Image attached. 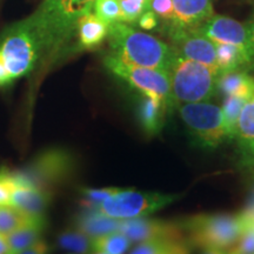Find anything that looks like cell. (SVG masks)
Wrapping results in <instances>:
<instances>
[{"instance_id":"22","label":"cell","mask_w":254,"mask_h":254,"mask_svg":"<svg viewBox=\"0 0 254 254\" xmlns=\"http://www.w3.org/2000/svg\"><path fill=\"white\" fill-rule=\"evenodd\" d=\"M58 244L63 250L72 254H87L92 252V238L81 231H66L58 238Z\"/></svg>"},{"instance_id":"40","label":"cell","mask_w":254,"mask_h":254,"mask_svg":"<svg viewBox=\"0 0 254 254\" xmlns=\"http://www.w3.org/2000/svg\"><path fill=\"white\" fill-rule=\"evenodd\" d=\"M245 151H246L247 155H250V158H252L254 160V142H252V144H251Z\"/></svg>"},{"instance_id":"5","label":"cell","mask_w":254,"mask_h":254,"mask_svg":"<svg viewBox=\"0 0 254 254\" xmlns=\"http://www.w3.org/2000/svg\"><path fill=\"white\" fill-rule=\"evenodd\" d=\"M95 0H44L32 18L50 38L55 51L62 49L77 31L82 15L93 9Z\"/></svg>"},{"instance_id":"3","label":"cell","mask_w":254,"mask_h":254,"mask_svg":"<svg viewBox=\"0 0 254 254\" xmlns=\"http://www.w3.org/2000/svg\"><path fill=\"white\" fill-rule=\"evenodd\" d=\"M168 74L176 109L182 104L208 101L218 92L220 73L217 68L184 58L174 51Z\"/></svg>"},{"instance_id":"6","label":"cell","mask_w":254,"mask_h":254,"mask_svg":"<svg viewBox=\"0 0 254 254\" xmlns=\"http://www.w3.org/2000/svg\"><path fill=\"white\" fill-rule=\"evenodd\" d=\"M104 65L112 74L126 81L129 86L135 88L141 94L150 95L164 101L171 112L176 109L171 93L170 74L167 71L131 65L120 60L112 53L104 57Z\"/></svg>"},{"instance_id":"12","label":"cell","mask_w":254,"mask_h":254,"mask_svg":"<svg viewBox=\"0 0 254 254\" xmlns=\"http://www.w3.org/2000/svg\"><path fill=\"white\" fill-rule=\"evenodd\" d=\"M173 18L168 24L196 28L214 14L213 0H172Z\"/></svg>"},{"instance_id":"17","label":"cell","mask_w":254,"mask_h":254,"mask_svg":"<svg viewBox=\"0 0 254 254\" xmlns=\"http://www.w3.org/2000/svg\"><path fill=\"white\" fill-rule=\"evenodd\" d=\"M120 220L107 217L98 209H85L77 221V230L87 234L92 239L104 234L119 231Z\"/></svg>"},{"instance_id":"18","label":"cell","mask_w":254,"mask_h":254,"mask_svg":"<svg viewBox=\"0 0 254 254\" xmlns=\"http://www.w3.org/2000/svg\"><path fill=\"white\" fill-rule=\"evenodd\" d=\"M214 47L217 68L220 75L228 72L251 69L250 58L239 47L221 43H214Z\"/></svg>"},{"instance_id":"24","label":"cell","mask_w":254,"mask_h":254,"mask_svg":"<svg viewBox=\"0 0 254 254\" xmlns=\"http://www.w3.org/2000/svg\"><path fill=\"white\" fill-rule=\"evenodd\" d=\"M32 218L36 217L27 215L14 206L0 205V234L7 236Z\"/></svg>"},{"instance_id":"8","label":"cell","mask_w":254,"mask_h":254,"mask_svg":"<svg viewBox=\"0 0 254 254\" xmlns=\"http://www.w3.org/2000/svg\"><path fill=\"white\" fill-rule=\"evenodd\" d=\"M180 198L182 194H164L125 189L101 202L97 209L100 213L118 220L145 218Z\"/></svg>"},{"instance_id":"13","label":"cell","mask_w":254,"mask_h":254,"mask_svg":"<svg viewBox=\"0 0 254 254\" xmlns=\"http://www.w3.org/2000/svg\"><path fill=\"white\" fill-rule=\"evenodd\" d=\"M9 204L31 217H44L51 200L50 190L32 186L9 187Z\"/></svg>"},{"instance_id":"21","label":"cell","mask_w":254,"mask_h":254,"mask_svg":"<svg viewBox=\"0 0 254 254\" xmlns=\"http://www.w3.org/2000/svg\"><path fill=\"white\" fill-rule=\"evenodd\" d=\"M132 245V241L120 231L92 239V252H103L107 254H125Z\"/></svg>"},{"instance_id":"42","label":"cell","mask_w":254,"mask_h":254,"mask_svg":"<svg viewBox=\"0 0 254 254\" xmlns=\"http://www.w3.org/2000/svg\"><path fill=\"white\" fill-rule=\"evenodd\" d=\"M92 254H107V253H103V252H93Z\"/></svg>"},{"instance_id":"23","label":"cell","mask_w":254,"mask_h":254,"mask_svg":"<svg viewBox=\"0 0 254 254\" xmlns=\"http://www.w3.org/2000/svg\"><path fill=\"white\" fill-rule=\"evenodd\" d=\"M246 100L247 99L239 97H225L221 111L222 117H224V127L227 139L236 138L237 122Z\"/></svg>"},{"instance_id":"10","label":"cell","mask_w":254,"mask_h":254,"mask_svg":"<svg viewBox=\"0 0 254 254\" xmlns=\"http://www.w3.org/2000/svg\"><path fill=\"white\" fill-rule=\"evenodd\" d=\"M200 33L213 43L230 44L239 47L246 53L251 63L250 25L221 14H213L196 27Z\"/></svg>"},{"instance_id":"26","label":"cell","mask_w":254,"mask_h":254,"mask_svg":"<svg viewBox=\"0 0 254 254\" xmlns=\"http://www.w3.org/2000/svg\"><path fill=\"white\" fill-rule=\"evenodd\" d=\"M123 190L120 187H105V189H84L81 190L82 205L85 209H97L101 202L107 200L111 196L118 194Z\"/></svg>"},{"instance_id":"41","label":"cell","mask_w":254,"mask_h":254,"mask_svg":"<svg viewBox=\"0 0 254 254\" xmlns=\"http://www.w3.org/2000/svg\"><path fill=\"white\" fill-rule=\"evenodd\" d=\"M227 254H247V253H243V252H240V251H238L236 247H234V249H232L230 252H227Z\"/></svg>"},{"instance_id":"35","label":"cell","mask_w":254,"mask_h":254,"mask_svg":"<svg viewBox=\"0 0 254 254\" xmlns=\"http://www.w3.org/2000/svg\"><path fill=\"white\" fill-rule=\"evenodd\" d=\"M245 219H251V220H254V192L252 193V196L250 198L249 204H247L246 208L244 209L240 213Z\"/></svg>"},{"instance_id":"33","label":"cell","mask_w":254,"mask_h":254,"mask_svg":"<svg viewBox=\"0 0 254 254\" xmlns=\"http://www.w3.org/2000/svg\"><path fill=\"white\" fill-rule=\"evenodd\" d=\"M166 254H190V244L185 240H179L173 244V246L168 250Z\"/></svg>"},{"instance_id":"31","label":"cell","mask_w":254,"mask_h":254,"mask_svg":"<svg viewBox=\"0 0 254 254\" xmlns=\"http://www.w3.org/2000/svg\"><path fill=\"white\" fill-rule=\"evenodd\" d=\"M136 24L140 26V28H144V30H155L158 26V17L154 12H152L151 9H147V11H145L140 15Z\"/></svg>"},{"instance_id":"11","label":"cell","mask_w":254,"mask_h":254,"mask_svg":"<svg viewBox=\"0 0 254 254\" xmlns=\"http://www.w3.org/2000/svg\"><path fill=\"white\" fill-rule=\"evenodd\" d=\"M119 231L132 243H142L153 239H184V232L180 225L159 219L135 218L120 220Z\"/></svg>"},{"instance_id":"14","label":"cell","mask_w":254,"mask_h":254,"mask_svg":"<svg viewBox=\"0 0 254 254\" xmlns=\"http://www.w3.org/2000/svg\"><path fill=\"white\" fill-rule=\"evenodd\" d=\"M170 112L171 111L164 101L150 95L141 94V99L136 110V117L146 134L157 135L163 129L165 119Z\"/></svg>"},{"instance_id":"28","label":"cell","mask_w":254,"mask_h":254,"mask_svg":"<svg viewBox=\"0 0 254 254\" xmlns=\"http://www.w3.org/2000/svg\"><path fill=\"white\" fill-rule=\"evenodd\" d=\"M179 240L172 239H153L139 243L129 254H166L174 243Z\"/></svg>"},{"instance_id":"1","label":"cell","mask_w":254,"mask_h":254,"mask_svg":"<svg viewBox=\"0 0 254 254\" xmlns=\"http://www.w3.org/2000/svg\"><path fill=\"white\" fill-rule=\"evenodd\" d=\"M52 52L50 38L32 15L9 27L0 39V53L12 80L31 73Z\"/></svg>"},{"instance_id":"9","label":"cell","mask_w":254,"mask_h":254,"mask_svg":"<svg viewBox=\"0 0 254 254\" xmlns=\"http://www.w3.org/2000/svg\"><path fill=\"white\" fill-rule=\"evenodd\" d=\"M166 34L172 43L171 49L177 55L217 68L214 43L200 33L196 28L179 27L168 24Z\"/></svg>"},{"instance_id":"19","label":"cell","mask_w":254,"mask_h":254,"mask_svg":"<svg viewBox=\"0 0 254 254\" xmlns=\"http://www.w3.org/2000/svg\"><path fill=\"white\" fill-rule=\"evenodd\" d=\"M218 92L225 97H239L249 99L254 92V78L247 71L224 73L219 77Z\"/></svg>"},{"instance_id":"25","label":"cell","mask_w":254,"mask_h":254,"mask_svg":"<svg viewBox=\"0 0 254 254\" xmlns=\"http://www.w3.org/2000/svg\"><path fill=\"white\" fill-rule=\"evenodd\" d=\"M93 9L94 14L107 25L123 23L119 0H95Z\"/></svg>"},{"instance_id":"38","label":"cell","mask_w":254,"mask_h":254,"mask_svg":"<svg viewBox=\"0 0 254 254\" xmlns=\"http://www.w3.org/2000/svg\"><path fill=\"white\" fill-rule=\"evenodd\" d=\"M0 254H12L6 236H2V234H0Z\"/></svg>"},{"instance_id":"15","label":"cell","mask_w":254,"mask_h":254,"mask_svg":"<svg viewBox=\"0 0 254 254\" xmlns=\"http://www.w3.org/2000/svg\"><path fill=\"white\" fill-rule=\"evenodd\" d=\"M79 45L85 50L100 46L109 36V25L94 13H86L77 23Z\"/></svg>"},{"instance_id":"2","label":"cell","mask_w":254,"mask_h":254,"mask_svg":"<svg viewBox=\"0 0 254 254\" xmlns=\"http://www.w3.org/2000/svg\"><path fill=\"white\" fill-rule=\"evenodd\" d=\"M109 45L111 53L127 64L141 67L170 69L173 50L151 34L138 31L125 23L109 25Z\"/></svg>"},{"instance_id":"36","label":"cell","mask_w":254,"mask_h":254,"mask_svg":"<svg viewBox=\"0 0 254 254\" xmlns=\"http://www.w3.org/2000/svg\"><path fill=\"white\" fill-rule=\"evenodd\" d=\"M250 25V41H251V69L254 68V20Z\"/></svg>"},{"instance_id":"7","label":"cell","mask_w":254,"mask_h":254,"mask_svg":"<svg viewBox=\"0 0 254 254\" xmlns=\"http://www.w3.org/2000/svg\"><path fill=\"white\" fill-rule=\"evenodd\" d=\"M177 109L195 144L205 148H215L227 139L222 111L217 105L200 101L178 105Z\"/></svg>"},{"instance_id":"32","label":"cell","mask_w":254,"mask_h":254,"mask_svg":"<svg viewBox=\"0 0 254 254\" xmlns=\"http://www.w3.org/2000/svg\"><path fill=\"white\" fill-rule=\"evenodd\" d=\"M47 253H49V246H47V244L45 241L39 240L37 241L34 245H32L31 247H28V249L24 250L23 252L18 254H47Z\"/></svg>"},{"instance_id":"37","label":"cell","mask_w":254,"mask_h":254,"mask_svg":"<svg viewBox=\"0 0 254 254\" xmlns=\"http://www.w3.org/2000/svg\"><path fill=\"white\" fill-rule=\"evenodd\" d=\"M0 205H11L9 204V192L4 184L0 183Z\"/></svg>"},{"instance_id":"30","label":"cell","mask_w":254,"mask_h":254,"mask_svg":"<svg viewBox=\"0 0 254 254\" xmlns=\"http://www.w3.org/2000/svg\"><path fill=\"white\" fill-rule=\"evenodd\" d=\"M148 9L154 12L158 18L171 21L173 18V1L172 0H150Z\"/></svg>"},{"instance_id":"20","label":"cell","mask_w":254,"mask_h":254,"mask_svg":"<svg viewBox=\"0 0 254 254\" xmlns=\"http://www.w3.org/2000/svg\"><path fill=\"white\" fill-rule=\"evenodd\" d=\"M236 138L244 150L254 142V92L245 101L238 118Z\"/></svg>"},{"instance_id":"27","label":"cell","mask_w":254,"mask_h":254,"mask_svg":"<svg viewBox=\"0 0 254 254\" xmlns=\"http://www.w3.org/2000/svg\"><path fill=\"white\" fill-rule=\"evenodd\" d=\"M119 2L123 23L132 25L136 24L140 15L147 11L150 0H119Z\"/></svg>"},{"instance_id":"4","label":"cell","mask_w":254,"mask_h":254,"mask_svg":"<svg viewBox=\"0 0 254 254\" xmlns=\"http://www.w3.org/2000/svg\"><path fill=\"white\" fill-rule=\"evenodd\" d=\"M189 234V243L201 249L226 250L236 245L243 233L241 214H196L180 224Z\"/></svg>"},{"instance_id":"16","label":"cell","mask_w":254,"mask_h":254,"mask_svg":"<svg viewBox=\"0 0 254 254\" xmlns=\"http://www.w3.org/2000/svg\"><path fill=\"white\" fill-rule=\"evenodd\" d=\"M45 227V218L36 217L25 222L17 230L7 234L6 239L11 247L12 254H18L28 249L40 240L41 233Z\"/></svg>"},{"instance_id":"43","label":"cell","mask_w":254,"mask_h":254,"mask_svg":"<svg viewBox=\"0 0 254 254\" xmlns=\"http://www.w3.org/2000/svg\"><path fill=\"white\" fill-rule=\"evenodd\" d=\"M71 254H72V253H71Z\"/></svg>"},{"instance_id":"39","label":"cell","mask_w":254,"mask_h":254,"mask_svg":"<svg viewBox=\"0 0 254 254\" xmlns=\"http://www.w3.org/2000/svg\"><path fill=\"white\" fill-rule=\"evenodd\" d=\"M201 254H227L224 250L220 249H212V247H207V249H202Z\"/></svg>"},{"instance_id":"29","label":"cell","mask_w":254,"mask_h":254,"mask_svg":"<svg viewBox=\"0 0 254 254\" xmlns=\"http://www.w3.org/2000/svg\"><path fill=\"white\" fill-rule=\"evenodd\" d=\"M241 218L244 220V228L236 249L243 253L254 254V220L245 219L243 215Z\"/></svg>"},{"instance_id":"34","label":"cell","mask_w":254,"mask_h":254,"mask_svg":"<svg viewBox=\"0 0 254 254\" xmlns=\"http://www.w3.org/2000/svg\"><path fill=\"white\" fill-rule=\"evenodd\" d=\"M13 81L11 78V74H9L7 67H6L4 58H2L1 53H0V87L6 86V85L11 84Z\"/></svg>"}]
</instances>
